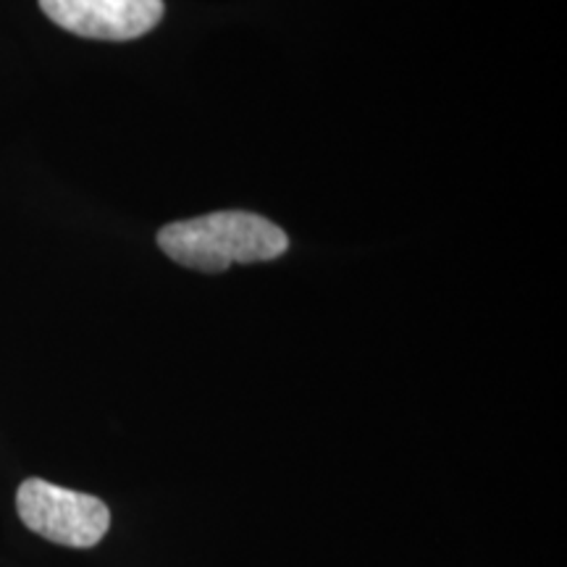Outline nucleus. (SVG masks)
<instances>
[{
  "instance_id": "obj_3",
  "label": "nucleus",
  "mask_w": 567,
  "mask_h": 567,
  "mask_svg": "<svg viewBox=\"0 0 567 567\" xmlns=\"http://www.w3.org/2000/svg\"><path fill=\"white\" fill-rule=\"evenodd\" d=\"M53 24L76 38L126 42L161 24L163 0H40Z\"/></svg>"
},
{
  "instance_id": "obj_2",
  "label": "nucleus",
  "mask_w": 567,
  "mask_h": 567,
  "mask_svg": "<svg viewBox=\"0 0 567 567\" xmlns=\"http://www.w3.org/2000/svg\"><path fill=\"white\" fill-rule=\"evenodd\" d=\"M17 509L27 528L71 549L95 547L111 528V513L103 499L42 478H27L19 486Z\"/></svg>"
},
{
  "instance_id": "obj_1",
  "label": "nucleus",
  "mask_w": 567,
  "mask_h": 567,
  "mask_svg": "<svg viewBox=\"0 0 567 567\" xmlns=\"http://www.w3.org/2000/svg\"><path fill=\"white\" fill-rule=\"evenodd\" d=\"M158 247L184 268L224 274L231 264L276 260L289 250V237L274 221L250 210H218L166 224Z\"/></svg>"
}]
</instances>
